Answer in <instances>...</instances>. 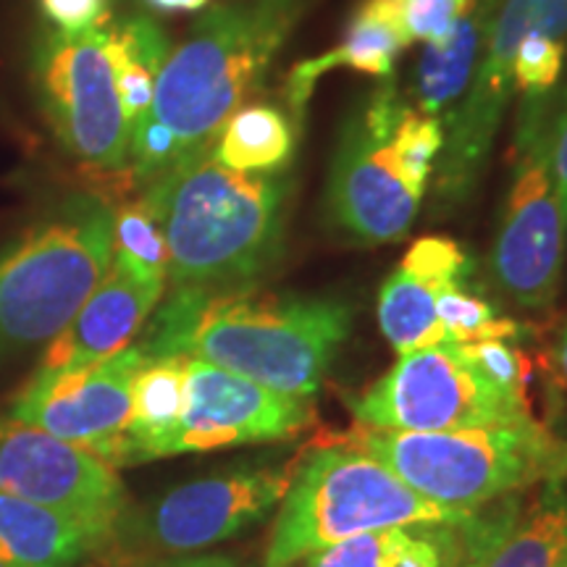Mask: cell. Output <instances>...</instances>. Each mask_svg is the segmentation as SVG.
Returning a JSON list of instances; mask_svg holds the SVG:
<instances>
[{
  "label": "cell",
  "instance_id": "1",
  "mask_svg": "<svg viewBox=\"0 0 567 567\" xmlns=\"http://www.w3.org/2000/svg\"><path fill=\"white\" fill-rule=\"evenodd\" d=\"M313 0H229L172 48L153 105L132 130L130 176L151 184L213 151L224 124L264 87Z\"/></svg>",
  "mask_w": 567,
  "mask_h": 567
},
{
  "label": "cell",
  "instance_id": "2",
  "mask_svg": "<svg viewBox=\"0 0 567 567\" xmlns=\"http://www.w3.org/2000/svg\"><path fill=\"white\" fill-rule=\"evenodd\" d=\"M350 329V305L329 297L271 295L252 287L174 289L140 347L151 358L184 354L310 400Z\"/></svg>",
  "mask_w": 567,
  "mask_h": 567
},
{
  "label": "cell",
  "instance_id": "3",
  "mask_svg": "<svg viewBox=\"0 0 567 567\" xmlns=\"http://www.w3.org/2000/svg\"><path fill=\"white\" fill-rule=\"evenodd\" d=\"M142 197L166 239L174 289L250 287L279 264L287 176L234 172L208 153L158 176Z\"/></svg>",
  "mask_w": 567,
  "mask_h": 567
},
{
  "label": "cell",
  "instance_id": "4",
  "mask_svg": "<svg viewBox=\"0 0 567 567\" xmlns=\"http://www.w3.org/2000/svg\"><path fill=\"white\" fill-rule=\"evenodd\" d=\"M339 444L375 457L425 499L471 513L520 488L567 476V442L534 415L455 431L354 425Z\"/></svg>",
  "mask_w": 567,
  "mask_h": 567
},
{
  "label": "cell",
  "instance_id": "5",
  "mask_svg": "<svg viewBox=\"0 0 567 567\" xmlns=\"http://www.w3.org/2000/svg\"><path fill=\"white\" fill-rule=\"evenodd\" d=\"M113 264V208L69 195L0 247V363L51 344Z\"/></svg>",
  "mask_w": 567,
  "mask_h": 567
},
{
  "label": "cell",
  "instance_id": "6",
  "mask_svg": "<svg viewBox=\"0 0 567 567\" xmlns=\"http://www.w3.org/2000/svg\"><path fill=\"white\" fill-rule=\"evenodd\" d=\"M478 515L425 499L386 465L347 444L300 457L281 499L264 567H297L316 551L386 528L465 526Z\"/></svg>",
  "mask_w": 567,
  "mask_h": 567
},
{
  "label": "cell",
  "instance_id": "7",
  "mask_svg": "<svg viewBox=\"0 0 567 567\" xmlns=\"http://www.w3.org/2000/svg\"><path fill=\"white\" fill-rule=\"evenodd\" d=\"M559 95L523 97L517 113L513 179L492 247V276L528 310L555 302L565 266L567 224L551 172V126Z\"/></svg>",
  "mask_w": 567,
  "mask_h": 567
},
{
  "label": "cell",
  "instance_id": "8",
  "mask_svg": "<svg viewBox=\"0 0 567 567\" xmlns=\"http://www.w3.org/2000/svg\"><path fill=\"white\" fill-rule=\"evenodd\" d=\"M32 84L61 151L92 174L130 172L126 124L103 27L84 34L42 30L32 51Z\"/></svg>",
  "mask_w": 567,
  "mask_h": 567
},
{
  "label": "cell",
  "instance_id": "9",
  "mask_svg": "<svg viewBox=\"0 0 567 567\" xmlns=\"http://www.w3.org/2000/svg\"><path fill=\"white\" fill-rule=\"evenodd\" d=\"M347 408L358 425L389 431H455L530 417L528 402L492 384L457 342L400 354Z\"/></svg>",
  "mask_w": 567,
  "mask_h": 567
},
{
  "label": "cell",
  "instance_id": "10",
  "mask_svg": "<svg viewBox=\"0 0 567 567\" xmlns=\"http://www.w3.org/2000/svg\"><path fill=\"white\" fill-rule=\"evenodd\" d=\"M405 105L386 76L339 132L326 205L334 224L354 243H396L421 210L425 193L410 182L392 142Z\"/></svg>",
  "mask_w": 567,
  "mask_h": 567
},
{
  "label": "cell",
  "instance_id": "11",
  "mask_svg": "<svg viewBox=\"0 0 567 567\" xmlns=\"http://www.w3.org/2000/svg\"><path fill=\"white\" fill-rule=\"evenodd\" d=\"M530 38L567 40V0H502L465 101L452 111L436 161V203L455 208L476 193L513 95V55Z\"/></svg>",
  "mask_w": 567,
  "mask_h": 567
},
{
  "label": "cell",
  "instance_id": "12",
  "mask_svg": "<svg viewBox=\"0 0 567 567\" xmlns=\"http://www.w3.org/2000/svg\"><path fill=\"white\" fill-rule=\"evenodd\" d=\"M145 358L140 344H130L101 363L63 371L38 368L13 400L11 415L118 467L132 413V381Z\"/></svg>",
  "mask_w": 567,
  "mask_h": 567
},
{
  "label": "cell",
  "instance_id": "13",
  "mask_svg": "<svg viewBox=\"0 0 567 567\" xmlns=\"http://www.w3.org/2000/svg\"><path fill=\"white\" fill-rule=\"evenodd\" d=\"M297 467L300 457L284 465L234 467L218 476L176 486L132 523L137 544L166 555L221 544L281 505Z\"/></svg>",
  "mask_w": 567,
  "mask_h": 567
},
{
  "label": "cell",
  "instance_id": "14",
  "mask_svg": "<svg viewBox=\"0 0 567 567\" xmlns=\"http://www.w3.org/2000/svg\"><path fill=\"white\" fill-rule=\"evenodd\" d=\"M0 492L76 517L105 538L124 513L116 467L13 415H0Z\"/></svg>",
  "mask_w": 567,
  "mask_h": 567
},
{
  "label": "cell",
  "instance_id": "15",
  "mask_svg": "<svg viewBox=\"0 0 567 567\" xmlns=\"http://www.w3.org/2000/svg\"><path fill=\"white\" fill-rule=\"evenodd\" d=\"M310 421V400L274 392L226 368L187 358L184 410L172 455L287 439Z\"/></svg>",
  "mask_w": 567,
  "mask_h": 567
},
{
  "label": "cell",
  "instance_id": "16",
  "mask_svg": "<svg viewBox=\"0 0 567 567\" xmlns=\"http://www.w3.org/2000/svg\"><path fill=\"white\" fill-rule=\"evenodd\" d=\"M163 292L166 287L140 281L122 266L111 264L80 313L45 347L40 371L92 365L126 350L153 316Z\"/></svg>",
  "mask_w": 567,
  "mask_h": 567
},
{
  "label": "cell",
  "instance_id": "17",
  "mask_svg": "<svg viewBox=\"0 0 567 567\" xmlns=\"http://www.w3.org/2000/svg\"><path fill=\"white\" fill-rule=\"evenodd\" d=\"M413 45L402 27L396 0H360L352 19L347 21L344 38L316 59H305L292 66L284 82V97L295 122H300L313 97L316 82L334 69H352L386 80L392 76L394 61L405 48Z\"/></svg>",
  "mask_w": 567,
  "mask_h": 567
},
{
  "label": "cell",
  "instance_id": "18",
  "mask_svg": "<svg viewBox=\"0 0 567 567\" xmlns=\"http://www.w3.org/2000/svg\"><path fill=\"white\" fill-rule=\"evenodd\" d=\"M499 6L502 0H476L446 38L425 42L413 82V109L417 113L439 122L444 113L452 116V105L471 87Z\"/></svg>",
  "mask_w": 567,
  "mask_h": 567
},
{
  "label": "cell",
  "instance_id": "19",
  "mask_svg": "<svg viewBox=\"0 0 567 567\" xmlns=\"http://www.w3.org/2000/svg\"><path fill=\"white\" fill-rule=\"evenodd\" d=\"M105 542L103 534L59 509L0 492V563L11 567H71Z\"/></svg>",
  "mask_w": 567,
  "mask_h": 567
},
{
  "label": "cell",
  "instance_id": "20",
  "mask_svg": "<svg viewBox=\"0 0 567 567\" xmlns=\"http://www.w3.org/2000/svg\"><path fill=\"white\" fill-rule=\"evenodd\" d=\"M184 354H147L132 381V413L126 425L122 465L172 457L184 410Z\"/></svg>",
  "mask_w": 567,
  "mask_h": 567
},
{
  "label": "cell",
  "instance_id": "21",
  "mask_svg": "<svg viewBox=\"0 0 567 567\" xmlns=\"http://www.w3.org/2000/svg\"><path fill=\"white\" fill-rule=\"evenodd\" d=\"M103 38L118 101L132 132L151 111L155 80L166 55L172 53V45L161 27L147 17L109 21L103 27Z\"/></svg>",
  "mask_w": 567,
  "mask_h": 567
},
{
  "label": "cell",
  "instance_id": "22",
  "mask_svg": "<svg viewBox=\"0 0 567 567\" xmlns=\"http://www.w3.org/2000/svg\"><path fill=\"white\" fill-rule=\"evenodd\" d=\"M297 126L279 105L247 103L224 124L210 155L247 174H279L292 163Z\"/></svg>",
  "mask_w": 567,
  "mask_h": 567
},
{
  "label": "cell",
  "instance_id": "23",
  "mask_svg": "<svg viewBox=\"0 0 567 567\" xmlns=\"http://www.w3.org/2000/svg\"><path fill=\"white\" fill-rule=\"evenodd\" d=\"M567 551V476L551 478L481 567H557Z\"/></svg>",
  "mask_w": 567,
  "mask_h": 567
},
{
  "label": "cell",
  "instance_id": "24",
  "mask_svg": "<svg viewBox=\"0 0 567 567\" xmlns=\"http://www.w3.org/2000/svg\"><path fill=\"white\" fill-rule=\"evenodd\" d=\"M379 326L386 342L400 354L446 342L444 326L436 316V292L396 268L379 292Z\"/></svg>",
  "mask_w": 567,
  "mask_h": 567
},
{
  "label": "cell",
  "instance_id": "25",
  "mask_svg": "<svg viewBox=\"0 0 567 567\" xmlns=\"http://www.w3.org/2000/svg\"><path fill=\"white\" fill-rule=\"evenodd\" d=\"M113 264L137 276L140 281L166 287L168 250L158 221L145 197L113 210Z\"/></svg>",
  "mask_w": 567,
  "mask_h": 567
},
{
  "label": "cell",
  "instance_id": "26",
  "mask_svg": "<svg viewBox=\"0 0 567 567\" xmlns=\"http://www.w3.org/2000/svg\"><path fill=\"white\" fill-rule=\"evenodd\" d=\"M436 316L444 326L446 342H484V339H509L517 337L520 326L509 318L496 316V310L484 297L467 292L460 287H450L436 295Z\"/></svg>",
  "mask_w": 567,
  "mask_h": 567
},
{
  "label": "cell",
  "instance_id": "27",
  "mask_svg": "<svg viewBox=\"0 0 567 567\" xmlns=\"http://www.w3.org/2000/svg\"><path fill=\"white\" fill-rule=\"evenodd\" d=\"M400 268H405L410 276H415L417 281H423L439 295L450 287H460L471 271V264L455 239L423 237L405 252Z\"/></svg>",
  "mask_w": 567,
  "mask_h": 567
},
{
  "label": "cell",
  "instance_id": "28",
  "mask_svg": "<svg viewBox=\"0 0 567 567\" xmlns=\"http://www.w3.org/2000/svg\"><path fill=\"white\" fill-rule=\"evenodd\" d=\"M565 42L549 38H530L520 42L513 55V87L523 92V97L549 95L555 92L559 74L565 66Z\"/></svg>",
  "mask_w": 567,
  "mask_h": 567
},
{
  "label": "cell",
  "instance_id": "29",
  "mask_svg": "<svg viewBox=\"0 0 567 567\" xmlns=\"http://www.w3.org/2000/svg\"><path fill=\"white\" fill-rule=\"evenodd\" d=\"M460 347L484 371L492 384L515 396V400L528 402V360L523 358L517 347L505 342V339H484V342H465Z\"/></svg>",
  "mask_w": 567,
  "mask_h": 567
},
{
  "label": "cell",
  "instance_id": "30",
  "mask_svg": "<svg viewBox=\"0 0 567 567\" xmlns=\"http://www.w3.org/2000/svg\"><path fill=\"white\" fill-rule=\"evenodd\" d=\"M410 42H436L476 6V0H396Z\"/></svg>",
  "mask_w": 567,
  "mask_h": 567
},
{
  "label": "cell",
  "instance_id": "31",
  "mask_svg": "<svg viewBox=\"0 0 567 567\" xmlns=\"http://www.w3.org/2000/svg\"><path fill=\"white\" fill-rule=\"evenodd\" d=\"M402 528L373 530L339 542L305 559V567H386Z\"/></svg>",
  "mask_w": 567,
  "mask_h": 567
},
{
  "label": "cell",
  "instance_id": "32",
  "mask_svg": "<svg viewBox=\"0 0 567 567\" xmlns=\"http://www.w3.org/2000/svg\"><path fill=\"white\" fill-rule=\"evenodd\" d=\"M42 19L61 34L101 30L111 21V0H38Z\"/></svg>",
  "mask_w": 567,
  "mask_h": 567
},
{
  "label": "cell",
  "instance_id": "33",
  "mask_svg": "<svg viewBox=\"0 0 567 567\" xmlns=\"http://www.w3.org/2000/svg\"><path fill=\"white\" fill-rule=\"evenodd\" d=\"M520 499H517V494H513L509 499L499 502V507H494V513L488 515L486 520L484 517H476L471 530V544H467L463 563L457 567H481L494 544L507 534L509 526L515 523V517L520 515Z\"/></svg>",
  "mask_w": 567,
  "mask_h": 567
},
{
  "label": "cell",
  "instance_id": "34",
  "mask_svg": "<svg viewBox=\"0 0 567 567\" xmlns=\"http://www.w3.org/2000/svg\"><path fill=\"white\" fill-rule=\"evenodd\" d=\"M551 172H555L559 205L567 224V90L559 95L555 126H551Z\"/></svg>",
  "mask_w": 567,
  "mask_h": 567
},
{
  "label": "cell",
  "instance_id": "35",
  "mask_svg": "<svg viewBox=\"0 0 567 567\" xmlns=\"http://www.w3.org/2000/svg\"><path fill=\"white\" fill-rule=\"evenodd\" d=\"M145 3L161 13H182V11H200L208 0H145Z\"/></svg>",
  "mask_w": 567,
  "mask_h": 567
},
{
  "label": "cell",
  "instance_id": "36",
  "mask_svg": "<svg viewBox=\"0 0 567 567\" xmlns=\"http://www.w3.org/2000/svg\"><path fill=\"white\" fill-rule=\"evenodd\" d=\"M163 567H237V563H231L229 557L208 555V557H193V559H176V563H168Z\"/></svg>",
  "mask_w": 567,
  "mask_h": 567
},
{
  "label": "cell",
  "instance_id": "37",
  "mask_svg": "<svg viewBox=\"0 0 567 567\" xmlns=\"http://www.w3.org/2000/svg\"><path fill=\"white\" fill-rule=\"evenodd\" d=\"M555 368H557L559 381H563V386L567 389V326L563 334H559V342L555 347Z\"/></svg>",
  "mask_w": 567,
  "mask_h": 567
},
{
  "label": "cell",
  "instance_id": "38",
  "mask_svg": "<svg viewBox=\"0 0 567 567\" xmlns=\"http://www.w3.org/2000/svg\"><path fill=\"white\" fill-rule=\"evenodd\" d=\"M557 567H567V551L563 555V559H559V563H557Z\"/></svg>",
  "mask_w": 567,
  "mask_h": 567
},
{
  "label": "cell",
  "instance_id": "39",
  "mask_svg": "<svg viewBox=\"0 0 567 567\" xmlns=\"http://www.w3.org/2000/svg\"><path fill=\"white\" fill-rule=\"evenodd\" d=\"M0 567H11V565H3V563H0Z\"/></svg>",
  "mask_w": 567,
  "mask_h": 567
}]
</instances>
